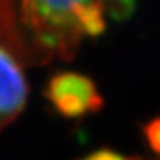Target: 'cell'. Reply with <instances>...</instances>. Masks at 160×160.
Segmentation results:
<instances>
[{"instance_id":"obj_1","label":"cell","mask_w":160,"mask_h":160,"mask_svg":"<svg viewBox=\"0 0 160 160\" xmlns=\"http://www.w3.org/2000/svg\"><path fill=\"white\" fill-rule=\"evenodd\" d=\"M23 9L43 41L62 52L80 36H94L105 25L100 0H23Z\"/></svg>"},{"instance_id":"obj_2","label":"cell","mask_w":160,"mask_h":160,"mask_svg":"<svg viewBox=\"0 0 160 160\" xmlns=\"http://www.w3.org/2000/svg\"><path fill=\"white\" fill-rule=\"evenodd\" d=\"M46 98L53 109L68 118H78L102 109L103 100L91 78L78 73H61L50 80Z\"/></svg>"},{"instance_id":"obj_3","label":"cell","mask_w":160,"mask_h":160,"mask_svg":"<svg viewBox=\"0 0 160 160\" xmlns=\"http://www.w3.org/2000/svg\"><path fill=\"white\" fill-rule=\"evenodd\" d=\"M27 94V78L20 64L6 46L0 45V130L23 112Z\"/></svg>"},{"instance_id":"obj_4","label":"cell","mask_w":160,"mask_h":160,"mask_svg":"<svg viewBox=\"0 0 160 160\" xmlns=\"http://www.w3.org/2000/svg\"><path fill=\"white\" fill-rule=\"evenodd\" d=\"M144 133H146L149 148L155 153H160V119H153L151 123H148L144 128Z\"/></svg>"},{"instance_id":"obj_5","label":"cell","mask_w":160,"mask_h":160,"mask_svg":"<svg viewBox=\"0 0 160 160\" xmlns=\"http://www.w3.org/2000/svg\"><path fill=\"white\" fill-rule=\"evenodd\" d=\"M82 160H128V158H125L119 153H114V151H94V153L87 155L86 158Z\"/></svg>"}]
</instances>
